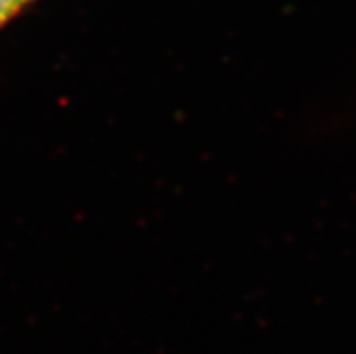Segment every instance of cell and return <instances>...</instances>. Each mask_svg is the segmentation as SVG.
Here are the masks:
<instances>
[{
	"mask_svg": "<svg viewBox=\"0 0 356 354\" xmlns=\"http://www.w3.org/2000/svg\"><path fill=\"white\" fill-rule=\"evenodd\" d=\"M27 2H31V0H0V26L15 13H18Z\"/></svg>",
	"mask_w": 356,
	"mask_h": 354,
	"instance_id": "obj_1",
	"label": "cell"
}]
</instances>
